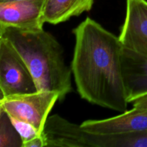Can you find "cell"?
Listing matches in <instances>:
<instances>
[{"label": "cell", "instance_id": "obj_7", "mask_svg": "<svg viewBox=\"0 0 147 147\" xmlns=\"http://www.w3.org/2000/svg\"><path fill=\"white\" fill-rule=\"evenodd\" d=\"M42 136L45 147H93L90 133L58 114L48 116Z\"/></svg>", "mask_w": 147, "mask_h": 147}, {"label": "cell", "instance_id": "obj_8", "mask_svg": "<svg viewBox=\"0 0 147 147\" xmlns=\"http://www.w3.org/2000/svg\"><path fill=\"white\" fill-rule=\"evenodd\" d=\"M88 133L113 136L147 130V109L126 111L114 117L101 120H87L80 124Z\"/></svg>", "mask_w": 147, "mask_h": 147}, {"label": "cell", "instance_id": "obj_14", "mask_svg": "<svg viewBox=\"0 0 147 147\" xmlns=\"http://www.w3.org/2000/svg\"><path fill=\"white\" fill-rule=\"evenodd\" d=\"M131 103L133 105L134 109H147V94L140 96L134 99Z\"/></svg>", "mask_w": 147, "mask_h": 147}, {"label": "cell", "instance_id": "obj_2", "mask_svg": "<svg viewBox=\"0 0 147 147\" xmlns=\"http://www.w3.org/2000/svg\"><path fill=\"white\" fill-rule=\"evenodd\" d=\"M0 37L7 39L22 57L37 90L57 92L60 101L71 93V67L66 63L63 47L51 33L44 29L0 27Z\"/></svg>", "mask_w": 147, "mask_h": 147}, {"label": "cell", "instance_id": "obj_12", "mask_svg": "<svg viewBox=\"0 0 147 147\" xmlns=\"http://www.w3.org/2000/svg\"><path fill=\"white\" fill-rule=\"evenodd\" d=\"M22 142L9 115L0 109V147H22Z\"/></svg>", "mask_w": 147, "mask_h": 147}, {"label": "cell", "instance_id": "obj_9", "mask_svg": "<svg viewBox=\"0 0 147 147\" xmlns=\"http://www.w3.org/2000/svg\"><path fill=\"white\" fill-rule=\"evenodd\" d=\"M122 65L128 100L131 103L147 94V58L123 48Z\"/></svg>", "mask_w": 147, "mask_h": 147}, {"label": "cell", "instance_id": "obj_15", "mask_svg": "<svg viewBox=\"0 0 147 147\" xmlns=\"http://www.w3.org/2000/svg\"><path fill=\"white\" fill-rule=\"evenodd\" d=\"M45 142L43 137L41 136H39L34 139H32L30 142L24 144L22 147H45Z\"/></svg>", "mask_w": 147, "mask_h": 147}, {"label": "cell", "instance_id": "obj_5", "mask_svg": "<svg viewBox=\"0 0 147 147\" xmlns=\"http://www.w3.org/2000/svg\"><path fill=\"white\" fill-rule=\"evenodd\" d=\"M119 37L123 48L147 58V0H126Z\"/></svg>", "mask_w": 147, "mask_h": 147}, {"label": "cell", "instance_id": "obj_13", "mask_svg": "<svg viewBox=\"0 0 147 147\" xmlns=\"http://www.w3.org/2000/svg\"><path fill=\"white\" fill-rule=\"evenodd\" d=\"M9 116V119L11 120V123L13 124L14 127L15 128L16 131L20 135V138L22 142V145L27 142H30L32 139L37 137L39 136H41V134L37 131V129L30 124V123L22 121L20 119H16V118Z\"/></svg>", "mask_w": 147, "mask_h": 147}, {"label": "cell", "instance_id": "obj_4", "mask_svg": "<svg viewBox=\"0 0 147 147\" xmlns=\"http://www.w3.org/2000/svg\"><path fill=\"white\" fill-rule=\"evenodd\" d=\"M1 98L37 91L35 82L24 60L12 45L0 37Z\"/></svg>", "mask_w": 147, "mask_h": 147}, {"label": "cell", "instance_id": "obj_16", "mask_svg": "<svg viewBox=\"0 0 147 147\" xmlns=\"http://www.w3.org/2000/svg\"><path fill=\"white\" fill-rule=\"evenodd\" d=\"M20 1V0H0V2H9V1Z\"/></svg>", "mask_w": 147, "mask_h": 147}, {"label": "cell", "instance_id": "obj_1", "mask_svg": "<svg viewBox=\"0 0 147 147\" xmlns=\"http://www.w3.org/2000/svg\"><path fill=\"white\" fill-rule=\"evenodd\" d=\"M73 33L75 47L70 67L80 97L102 108L126 111L129 103L119 37L90 17Z\"/></svg>", "mask_w": 147, "mask_h": 147}, {"label": "cell", "instance_id": "obj_10", "mask_svg": "<svg viewBox=\"0 0 147 147\" xmlns=\"http://www.w3.org/2000/svg\"><path fill=\"white\" fill-rule=\"evenodd\" d=\"M95 0H45L43 17L45 22L57 24L78 17L93 7Z\"/></svg>", "mask_w": 147, "mask_h": 147}, {"label": "cell", "instance_id": "obj_3", "mask_svg": "<svg viewBox=\"0 0 147 147\" xmlns=\"http://www.w3.org/2000/svg\"><path fill=\"white\" fill-rule=\"evenodd\" d=\"M59 100L57 92L37 90L1 98L0 109L9 116L30 123L42 134L49 114Z\"/></svg>", "mask_w": 147, "mask_h": 147}, {"label": "cell", "instance_id": "obj_11", "mask_svg": "<svg viewBox=\"0 0 147 147\" xmlns=\"http://www.w3.org/2000/svg\"><path fill=\"white\" fill-rule=\"evenodd\" d=\"M100 147H147V130L113 136H100Z\"/></svg>", "mask_w": 147, "mask_h": 147}, {"label": "cell", "instance_id": "obj_6", "mask_svg": "<svg viewBox=\"0 0 147 147\" xmlns=\"http://www.w3.org/2000/svg\"><path fill=\"white\" fill-rule=\"evenodd\" d=\"M45 0H20L0 2V27H14L20 30L43 29Z\"/></svg>", "mask_w": 147, "mask_h": 147}]
</instances>
